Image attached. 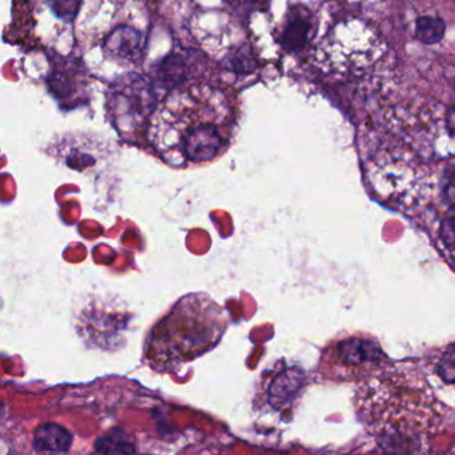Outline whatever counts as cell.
Returning <instances> with one entry per match:
<instances>
[{"label": "cell", "instance_id": "cell-1", "mask_svg": "<svg viewBox=\"0 0 455 455\" xmlns=\"http://www.w3.org/2000/svg\"><path fill=\"white\" fill-rule=\"evenodd\" d=\"M235 136L232 114L223 103L165 106L152 117L149 141L163 162L188 168L215 162Z\"/></svg>", "mask_w": 455, "mask_h": 455}, {"label": "cell", "instance_id": "cell-2", "mask_svg": "<svg viewBox=\"0 0 455 455\" xmlns=\"http://www.w3.org/2000/svg\"><path fill=\"white\" fill-rule=\"evenodd\" d=\"M226 328L223 309L210 296L188 294L152 328L147 360L157 371L188 363L216 347Z\"/></svg>", "mask_w": 455, "mask_h": 455}, {"label": "cell", "instance_id": "cell-3", "mask_svg": "<svg viewBox=\"0 0 455 455\" xmlns=\"http://www.w3.org/2000/svg\"><path fill=\"white\" fill-rule=\"evenodd\" d=\"M385 357L377 342L363 337H350L334 344L325 355V363L334 368L355 371L371 363H379Z\"/></svg>", "mask_w": 455, "mask_h": 455}, {"label": "cell", "instance_id": "cell-4", "mask_svg": "<svg viewBox=\"0 0 455 455\" xmlns=\"http://www.w3.org/2000/svg\"><path fill=\"white\" fill-rule=\"evenodd\" d=\"M377 441L384 455H421L424 451L419 427H384L377 433Z\"/></svg>", "mask_w": 455, "mask_h": 455}, {"label": "cell", "instance_id": "cell-5", "mask_svg": "<svg viewBox=\"0 0 455 455\" xmlns=\"http://www.w3.org/2000/svg\"><path fill=\"white\" fill-rule=\"evenodd\" d=\"M312 35L313 15L310 11L302 5L291 8L281 32V47L288 52H296L307 44Z\"/></svg>", "mask_w": 455, "mask_h": 455}, {"label": "cell", "instance_id": "cell-6", "mask_svg": "<svg viewBox=\"0 0 455 455\" xmlns=\"http://www.w3.org/2000/svg\"><path fill=\"white\" fill-rule=\"evenodd\" d=\"M104 50L112 58L120 59V60H139L143 52V36L140 32L131 27H117L107 37Z\"/></svg>", "mask_w": 455, "mask_h": 455}, {"label": "cell", "instance_id": "cell-7", "mask_svg": "<svg viewBox=\"0 0 455 455\" xmlns=\"http://www.w3.org/2000/svg\"><path fill=\"white\" fill-rule=\"evenodd\" d=\"M301 385L302 379L299 374L293 371L278 374L270 389V403L275 408H285L293 400Z\"/></svg>", "mask_w": 455, "mask_h": 455}, {"label": "cell", "instance_id": "cell-8", "mask_svg": "<svg viewBox=\"0 0 455 455\" xmlns=\"http://www.w3.org/2000/svg\"><path fill=\"white\" fill-rule=\"evenodd\" d=\"M446 24L443 19L421 16L416 20L414 36L427 45L437 44L445 37Z\"/></svg>", "mask_w": 455, "mask_h": 455}, {"label": "cell", "instance_id": "cell-9", "mask_svg": "<svg viewBox=\"0 0 455 455\" xmlns=\"http://www.w3.org/2000/svg\"><path fill=\"white\" fill-rule=\"evenodd\" d=\"M47 87L58 100H63V99L68 98L74 92L75 80L72 79V75L68 68L58 66L55 63L52 71L48 75Z\"/></svg>", "mask_w": 455, "mask_h": 455}, {"label": "cell", "instance_id": "cell-10", "mask_svg": "<svg viewBox=\"0 0 455 455\" xmlns=\"http://www.w3.org/2000/svg\"><path fill=\"white\" fill-rule=\"evenodd\" d=\"M224 63L229 71L238 72V74H248L256 68V58L251 45L248 44L241 45L237 50L230 52Z\"/></svg>", "mask_w": 455, "mask_h": 455}, {"label": "cell", "instance_id": "cell-11", "mask_svg": "<svg viewBox=\"0 0 455 455\" xmlns=\"http://www.w3.org/2000/svg\"><path fill=\"white\" fill-rule=\"evenodd\" d=\"M156 74L165 82H178L186 74V60L179 53H171L157 66Z\"/></svg>", "mask_w": 455, "mask_h": 455}, {"label": "cell", "instance_id": "cell-12", "mask_svg": "<svg viewBox=\"0 0 455 455\" xmlns=\"http://www.w3.org/2000/svg\"><path fill=\"white\" fill-rule=\"evenodd\" d=\"M437 373L446 384L455 382V342L449 345L437 363Z\"/></svg>", "mask_w": 455, "mask_h": 455}, {"label": "cell", "instance_id": "cell-13", "mask_svg": "<svg viewBox=\"0 0 455 455\" xmlns=\"http://www.w3.org/2000/svg\"><path fill=\"white\" fill-rule=\"evenodd\" d=\"M441 192H443V204L449 208L455 207V163L449 164L443 171Z\"/></svg>", "mask_w": 455, "mask_h": 455}, {"label": "cell", "instance_id": "cell-14", "mask_svg": "<svg viewBox=\"0 0 455 455\" xmlns=\"http://www.w3.org/2000/svg\"><path fill=\"white\" fill-rule=\"evenodd\" d=\"M82 0H50L51 8L59 19L72 21L79 12Z\"/></svg>", "mask_w": 455, "mask_h": 455}, {"label": "cell", "instance_id": "cell-15", "mask_svg": "<svg viewBox=\"0 0 455 455\" xmlns=\"http://www.w3.org/2000/svg\"><path fill=\"white\" fill-rule=\"evenodd\" d=\"M440 237L443 245L451 251H455V207L449 208L440 228Z\"/></svg>", "mask_w": 455, "mask_h": 455}, {"label": "cell", "instance_id": "cell-16", "mask_svg": "<svg viewBox=\"0 0 455 455\" xmlns=\"http://www.w3.org/2000/svg\"><path fill=\"white\" fill-rule=\"evenodd\" d=\"M454 2H455V0H454Z\"/></svg>", "mask_w": 455, "mask_h": 455}]
</instances>
